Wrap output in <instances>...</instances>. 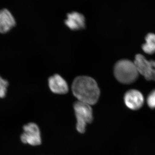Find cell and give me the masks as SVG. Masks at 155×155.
Listing matches in <instances>:
<instances>
[{"label": "cell", "mask_w": 155, "mask_h": 155, "mask_svg": "<svg viewBox=\"0 0 155 155\" xmlns=\"http://www.w3.org/2000/svg\"><path fill=\"white\" fill-rule=\"evenodd\" d=\"M73 94L79 101L90 105L96 104L99 99L100 91L96 81L88 76H79L73 81Z\"/></svg>", "instance_id": "cell-1"}, {"label": "cell", "mask_w": 155, "mask_h": 155, "mask_svg": "<svg viewBox=\"0 0 155 155\" xmlns=\"http://www.w3.org/2000/svg\"><path fill=\"white\" fill-rule=\"evenodd\" d=\"M114 73L116 79L124 84L133 83L139 75L134 62L128 60L118 61L114 66Z\"/></svg>", "instance_id": "cell-2"}, {"label": "cell", "mask_w": 155, "mask_h": 155, "mask_svg": "<svg viewBox=\"0 0 155 155\" xmlns=\"http://www.w3.org/2000/svg\"><path fill=\"white\" fill-rule=\"evenodd\" d=\"M76 117V130L79 133H84L87 125L93 121V113L90 105L82 102H76L73 105Z\"/></svg>", "instance_id": "cell-3"}, {"label": "cell", "mask_w": 155, "mask_h": 155, "mask_svg": "<svg viewBox=\"0 0 155 155\" xmlns=\"http://www.w3.org/2000/svg\"><path fill=\"white\" fill-rule=\"evenodd\" d=\"M23 132L20 137L21 141L32 146L41 144V133L38 125L33 122L28 123L23 127Z\"/></svg>", "instance_id": "cell-4"}, {"label": "cell", "mask_w": 155, "mask_h": 155, "mask_svg": "<svg viewBox=\"0 0 155 155\" xmlns=\"http://www.w3.org/2000/svg\"><path fill=\"white\" fill-rule=\"evenodd\" d=\"M134 62L139 74L147 80L155 81V61H148L143 55L138 54L136 55Z\"/></svg>", "instance_id": "cell-5"}, {"label": "cell", "mask_w": 155, "mask_h": 155, "mask_svg": "<svg viewBox=\"0 0 155 155\" xmlns=\"http://www.w3.org/2000/svg\"><path fill=\"white\" fill-rule=\"evenodd\" d=\"M124 100L126 107L132 110H139L144 102V97L142 94L135 89L128 91L125 94Z\"/></svg>", "instance_id": "cell-6"}, {"label": "cell", "mask_w": 155, "mask_h": 155, "mask_svg": "<svg viewBox=\"0 0 155 155\" xmlns=\"http://www.w3.org/2000/svg\"><path fill=\"white\" fill-rule=\"evenodd\" d=\"M49 86L52 92L57 94H63L68 91V84L61 75L56 74L48 79Z\"/></svg>", "instance_id": "cell-7"}, {"label": "cell", "mask_w": 155, "mask_h": 155, "mask_svg": "<svg viewBox=\"0 0 155 155\" xmlns=\"http://www.w3.org/2000/svg\"><path fill=\"white\" fill-rule=\"evenodd\" d=\"M65 23L71 30H80L85 28V18L82 14L78 12H71L67 14Z\"/></svg>", "instance_id": "cell-8"}, {"label": "cell", "mask_w": 155, "mask_h": 155, "mask_svg": "<svg viewBox=\"0 0 155 155\" xmlns=\"http://www.w3.org/2000/svg\"><path fill=\"white\" fill-rule=\"evenodd\" d=\"M16 24L14 17L8 9L0 10V33H7L14 27Z\"/></svg>", "instance_id": "cell-9"}, {"label": "cell", "mask_w": 155, "mask_h": 155, "mask_svg": "<svg viewBox=\"0 0 155 155\" xmlns=\"http://www.w3.org/2000/svg\"><path fill=\"white\" fill-rule=\"evenodd\" d=\"M146 43L142 45V48L145 53L148 54L155 53V34H148L145 37Z\"/></svg>", "instance_id": "cell-10"}, {"label": "cell", "mask_w": 155, "mask_h": 155, "mask_svg": "<svg viewBox=\"0 0 155 155\" xmlns=\"http://www.w3.org/2000/svg\"><path fill=\"white\" fill-rule=\"evenodd\" d=\"M9 85L8 81L3 79L0 76V98H4L6 96L7 88Z\"/></svg>", "instance_id": "cell-11"}, {"label": "cell", "mask_w": 155, "mask_h": 155, "mask_svg": "<svg viewBox=\"0 0 155 155\" xmlns=\"http://www.w3.org/2000/svg\"><path fill=\"white\" fill-rule=\"evenodd\" d=\"M147 102L150 109H155V89L151 92L148 96Z\"/></svg>", "instance_id": "cell-12"}]
</instances>
